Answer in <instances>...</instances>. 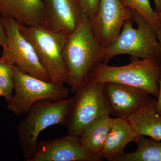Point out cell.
<instances>
[{
	"label": "cell",
	"mask_w": 161,
	"mask_h": 161,
	"mask_svg": "<svg viewBox=\"0 0 161 161\" xmlns=\"http://www.w3.org/2000/svg\"><path fill=\"white\" fill-rule=\"evenodd\" d=\"M156 103V99L150 98L127 119L137 136H146L161 141V115L157 113Z\"/></svg>",
	"instance_id": "obj_16"
},
{
	"label": "cell",
	"mask_w": 161,
	"mask_h": 161,
	"mask_svg": "<svg viewBox=\"0 0 161 161\" xmlns=\"http://www.w3.org/2000/svg\"><path fill=\"white\" fill-rule=\"evenodd\" d=\"M103 85L112 115L115 117L129 118L150 98L149 93L136 87L112 82H105Z\"/></svg>",
	"instance_id": "obj_10"
},
{
	"label": "cell",
	"mask_w": 161,
	"mask_h": 161,
	"mask_svg": "<svg viewBox=\"0 0 161 161\" xmlns=\"http://www.w3.org/2000/svg\"><path fill=\"white\" fill-rule=\"evenodd\" d=\"M158 100H157L156 110L158 115H161V75L159 81V92Z\"/></svg>",
	"instance_id": "obj_22"
},
{
	"label": "cell",
	"mask_w": 161,
	"mask_h": 161,
	"mask_svg": "<svg viewBox=\"0 0 161 161\" xmlns=\"http://www.w3.org/2000/svg\"><path fill=\"white\" fill-rule=\"evenodd\" d=\"M43 6V26L68 35L76 29L82 13L78 0H41Z\"/></svg>",
	"instance_id": "obj_12"
},
{
	"label": "cell",
	"mask_w": 161,
	"mask_h": 161,
	"mask_svg": "<svg viewBox=\"0 0 161 161\" xmlns=\"http://www.w3.org/2000/svg\"><path fill=\"white\" fill-rule=\"evenodd\" d=\"M134 10L121 0H100L98 9L89 21L99 45L108 48L120 34L126 21H133Z\"/></svg>",
	"instance_id": "obj_9"
},
{
	"label": "cell",
	"mask_w": 161,
	"mask_h": 161,
	"mask_svg": "<svg viewBox=\"0 0 161 161\" xmlns=\"http://www.w3.org/2000/svg\"><path fill=\"white\" fill-rule=\"evenodd\" d=\"M6 43V32L2 22V17L0 15V46L3 47L5 46Z\"/></svg>",
	"instance_id": "obj_21"
},
{
	"label": "cell",
	"mask_w": 161,
	"mask_h": 161,
	"mask_svg": "<svg viewBox=\"0 0 161 161\" xmlns=\"http://www.w3.org/2000/svg\"><path fill=\"white\" fill-rule=\"evenodd\" d=\"M2 20L6 32V43L3 47L1 57L25 74L51 81L32 44L20 31L19 23L10 18L2 17Z\"/></svg>",
	"instance_id": "obj_8"
},
{
	"label": "cell",
	"mask_w": 161,
	"mask_h": 161,
	"mask_svg": "<svg viewBox=\"0 0 161 161\" xmlns=\"http://www.w3.org/2000/svg\"><path fill=\"white\" fill-rule=\"evenodd\" d=\"M134 142L137 150L130 153H125L116 161H161V141L138 136Z\"/></svg>",
	"instance_id": "obj_17"
},
{
	"label": "cell",
	"mask_w": 161,
	"mask_h": 161,
	"mask_svg": "<svg viewBox=\"0 0 161 161\" xmlns=\"http://www.w3.org/2000/svg\"><path fill=\"white\" fill-rule=\"evenodd\" d=\"M157 15L159 20L160 22L161 23V11L158 13H157Z\"/></svg>",
	"instance_id": "obj_24"
},
{
	"label": "cell",
	"mask_w": 161,
	"mask_h": 161,
	"mask_svg": "<svg viewBox=\"0 0 161 161\" xmlns=\"http://www.w3.org/2000/svg\"><path fill=\"white\" fill-rule=\"evenodd\" d=\"M100 0H78L81 13L92 16L98 9Z\"/></svg>",
	"instance_id": "obj_20"
},
{
	"label": "cell",
	"mask_w": 161,
	"mask_h": 161,
	"mask_svg": "<svg viewBox=\"0 0 161 161\" xmlns=\"http://www.w3.org/2000/svg\"><path fill=\"white\" fill-rule=\"evenodd\" d=\"M125 6L139 13L152 25L157 35L158 39L161 43V23L154 11L150 0H121Z\"/></svg>",
	"instance_id": "obj_18"
},
{
	"label": "cell",
	"mask_w": 161,
	"mask_h": 161,
	"mask_svg": "<svg viewBox=\"0 0 161 161\" xmlns=\"http://www.w3.org/2000/svg\"><path fill=\"white\" fill-rule=\"evenodd\" d=\"M19 24L20 31L32 44L52 82L69 86V77L63 58L68 35L43 26H28Z\"/></svg>",
	"instance_id": "obj_5"
},
{
	"label": "cell",
	"mask_w": 161,
	"mask_h": 161,
	"mask_svg": "<svg viewBox=\"0 0 161 161\" xmlns=\"http://www.w3.org/2000/svg\"><path fill=\"white\" fill-rule=\"evenodd\" d=\"M111 115L101 117L84 129L79 136L84 150L95 161H100L103 150L112 129L113 118Z\"/></svg>",
	"instance_id": "obj_15"
},
{
	"label": "cell",
	"mask_w": 161,
	"mask_h": 161,
	"mask_svg": "<svg viewBox=\"0 0 161 161\" xmlns=\"http://www.w3.org/2000/svg\"><path fill=\"white\" fill-rule=\"evenodd\" d=\"M14 95L7 108L15 115L27 114L37 102L43 100H62L68 98L69 89L64 85L47 81L25 74L13 65Z\"/></svg>",
	"instance_id": "obj_7"
},
{
	"label": "cell",
	"mask_w": 161,
	"mask_h": 161,
	"mask_svg": "<svg viewBox=\"0 0 161 161\" xmlns=\"http://www.w3.org/2000/svg\"><path fill=\"white\" fill-rule=\"evenodd\" d=\"M31 161H95L84 150L78 136L68 134L38 142L37 150Z\"/></svg>",
	"instance_id": "obj_11"
},
{
	"label": "cell",
	"mask_w": 161,
	"mask_h": 161,
	"mask_svg": "<svg viewBox=\"0 0 161 161\" xmlns=\"http://www.w3.org/2000/svg\"><path fill=\"white\" fill-rule=\"evenodd\" d=\"M13 65L0 58V97H4L8 103L14 90Z\"/></svg>",
	"instance_id": "obj_19"
},
{
	"label": "cell",
	"mask_w": 161,
	"mask_h": 161,
	"mask_svg": "<svg viewBox=\"0 0 161 161\" xmlns=\"http://www.w3.org/2000/svg\"><path fill=\"white\" fill-rule=\"evenodd\" d=\"M73 97L65 127L68 134L79 136L88 125L112 110L103 83L88 79L78 87Z\"/></svg>",
	"instance_id": "obj_6"
},
{
	"label": "cell",
	"mask_w": 161,
	"mask_h": 161,
	"mask_svg": "<svg viewBox=\"0 0 161 161\" xmlns=\"http://www.w3.org/2000/svg\"><path fill=\"white\" fill-rule=\"evenodd\" d=\"M155 5V10L157 13L161 11V0H154Z\"/></svg>",
	"instance_id": "obj_23"
},
{
	"label": "cell",
	"mask_w": 161,
	"mask_h": 161,
	"mask_svg": "<svg viewBox=\"0 0 161 161\" xmlns=\"http://www.w3.org/2000/svg\"><path fill=\"white\" fill-rule=\"evenodd\" d=\"M104 53L93 34L88 16L82 14L76 29L67 36L63 52L72 92L75 93L93 70L103 63Z\"/></svg>",
	"instance_id": "obj_1"
},
{
	"label": "cell",
	"mask_w": 161,
	"mask_h": 161,
	"mask_svg": "<svg viewBox=\"0 0 161 161\" xmlns=\"http://www.w3.org/2000/svg\"><path fill=\"white\" fill-rule=\"evenodd\" d=\"M0 15L28 26H43L41 0H0Z\"/></svg>",
	"instance_id": "obj_13"
},
{
	"label": "cell",
	"mask_w": 161,
	"mask_h": 161,
	"mask_svg": "<svg viewBox=\"0 0 161 161\" xmlns=\"http://www.w3.org/2000/svg\"><path fill=\"white\" fill-rule=\"evenodd\" d=\"M138 136L127 119L113 118L112 129L105 142L102 157L109 161H116L125 153L127 145L135 142Z\"/></svg>",
	"instance_id": "obj_14"
},
{
	"label": "cell",
	"mask_w": 161,
	"mask_h": 161,
	"mask_svg": "<svg viewBox=\"0 0 161 161\" xmlns=\"http://www.w3.org/2000/svg\"><path fill=\"white\" fill-rule=\"evenodd\" d=\"M119 55L161 60V43L154 28L134 10L133 21H126L118 37L105 49L103 63L107 64L110 59Z\"/></svg>",
	"instance_id": "obj_3"
},
{
	"label": "cell",
	"mask_w": 161,
	"mask_h": 161,
	"mask_svg": "<svg viewBox=\"0 0 161 161\" xmlns=\"http://www.w3.org/2000/svg\"><path fill=\"white\" fill-rule=\"evenodd\" d=\"M130 64L112 66L101 63L87 79L102 83L112 82L136 87L158 98L161 75V60L131 57Z\"/></svg>",
	"instance_id": "obj_4"
},
{
	"label": "cell",
	"mask_w": 161,
	"mask_h": 161,
	"mask_svg": "<svg viewBox=\"0 0 161 161\" xmlns=\"http://www.w3.org/2000/svg\"><path fill=\"white\" fill-rule=\"evenodd\" d=\"M73 97L62 100H43L35 103L18 126L19 143L25 160L31 161L38 148V137L45 129L65 126Z\"/></svg>",
	"instance_id": "obj_2"
}]
</instances>
